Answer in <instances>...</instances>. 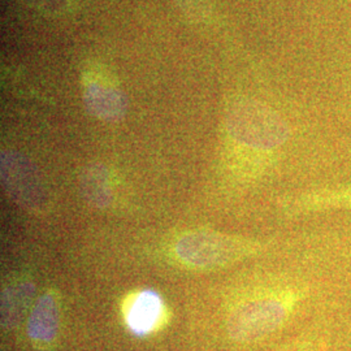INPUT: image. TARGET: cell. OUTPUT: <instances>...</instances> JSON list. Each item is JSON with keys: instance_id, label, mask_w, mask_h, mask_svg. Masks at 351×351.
Returning <instances> with one entry per match:
<instances>
[{"instance_id": "cell-7", "label": "cell", "mask_w": 351, "mask_h": 351, "mask_svg": "<svg viewBox=\"0 0 351 351\" xmlns=\"http://www.w3.org/2000/svg\"><path fill=\"white\" fill-rule=\"evenodd\" d=\"M80 190L84 199L93 208L104 210L112 203L111 180L103 165H90L81 173Z\"/></svg>"}, {"instance_id": "cell-2", "label": "cell", "mask_w": 351, "mask_h": 351, "mask_svg": "<svg viewBox=\"0 0 351 351\" xmlns=\"http://www.w3.org/2000/svg\"><path fill=\"white\" fill-rule=\"evenodd\" d=\"M262 249L254 239L229 236L213 230L191 232L177 241L178 259L197 269L226 268L256 254Z\"/></svg>"}, {"instance_id": "cell-1", "label": "cell", "mask_w": 351, "mask_h": 351, "mask_svg": "<svg viewBox=\"0 0 351 351\" xmlns=\"http://www.w3.org/2000/svg\"><path fill=\"white\" fill-rule=\"evenodd\" d=\"M298 301L300 294L288 291L241 302L230 311L226 320L230 339L250 343L271 336L288 322Z\"/></svg>"}, {"instance_id": "cell-4", "label": "cell", "mask_w": 351, "mask_h": 351, "mask_svg": "<svg viewBox=\"0 0 351 351\" xmlns=\"http://www.w3.org/2000/svg\"><path fill=\"white\" fill-rule=\"evenodd\" d=\"M1 182L8 195L20 207L34 213L49 208V191L38 175L37 169L17 154H3Z\"/></svg>"}, {"instance_id": "cell-9", "label": "cell", "mask_w": 351, "mask_h": 351, "mask_svg": "<svg viewBox=\"0 0 351 351\" xmlns=\"http://www.w3.org/2000/svg\"><path fill=\"white\" fill-rule=\"evenodd\" d=\"M301 202L304 210H324V208H351V188L319 190L304 195Z\"/></svg>"}, {"instance_id": "cell-6", "label": "cell", "mask_w": 351, "mask_h": 351, "mask_svg": "<svg viewBox=\"0 0 351 351\" xmlns=\"http://www.w3.org/2000/svg\"><path fill=\"white\" fill-rule=\"evenodd\" d=\"M163 315V302L160 297L150 291H142L133 298L126 313V323L137 336L149 335L159 324Z\"/></svg>"}, {"instance_id": "cell-5", "label": "cell", "mask_w": 351, "mask_h": 351, "mask_svg": "<svg viewBox=\"0 0 351 351\" xmlns=\"http://www.w3.org/2000/svg\"><path fill=\"white\" fill-rule=\"evenodd\" d=\"M60 324L59 303L56 295L51 291L42 294L34 303L29 322V337L39 345H47L56 339Z\"/></svg>"}, {"instance_id": "cell-10", "label": "cell", "mask_w": 351, "mask_h": 351, "mask_svg": "<svg viewBox=\"0 0 351 351\" xmlns=\"http://www.w3.org/2000/svg\"><path fill=\"white\" fill-rule=\"evenodd\" d=\"M324 350V339L317 337L315 339H307L302 341L293 346H289L287 350L284 351H323Z\"/></svg>"}, {"instance_id": "cell-8", "label": "cell", "mask_w": 351, "mask_h": 351, "mask_svg": "<svg viewBox=\"0 0 351 351\" xmlns=\"http://www.w3.org/2000/svg\"><path fill=\"white\" fill-rule=\"evenodd\" d=\"M36 291V285L26 277L7 282L1 291V317L5 326L17 323Z\"/></svg>"}, {"instance_id": "cell-3", "label": "cell", "mask_w": 351, "mask_h": 351, "mask_svg": "<svg viewBox=\"0 0 351 351\" xmlns=\"http://www.w3.org/2000/svg\"><path fill=\"white\" fill-rule=\"evenodd\" d=\"M226 126L241 146L262 152L276 150L289 137L287 123L258 101L234 103L226 114Z\"/></svg>"}]
</instances>
